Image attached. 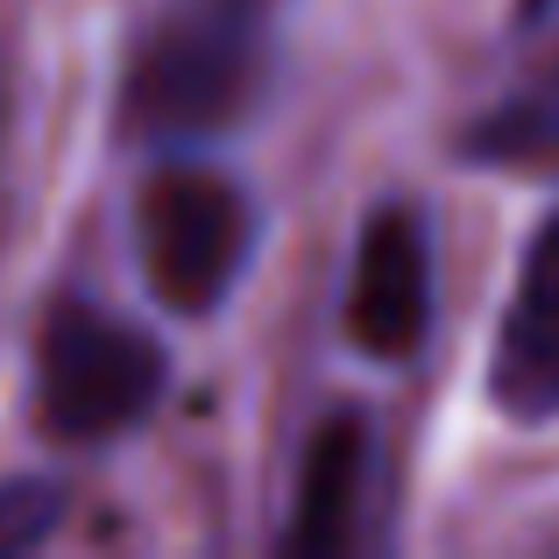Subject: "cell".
<instances>
[{
	"label": "cell",
	"mask_w": 559,
	"mask_h": 559,
	"mask_svg": "<svg viewBox=\"0 0 559 559\" xmlns=\"http://www.w3.org/2000/svg\"><path fill=\"white\" fill-rule=\"evenodd\" d=\"M164 347L142 326L99 312V305H57L43 326L36 355V390H43V425L71 447L114 439L142 425L164 396Z\"/></svg>",
	"instance_id": "cell-1"
},
{
	"label": "cell",
	"mask_w": 559,
	"mask_h": 559,
	"mask_svg": "<svg viewBox=\"0 0 559 559\" xmlns=\"http://www.w3.org/2000/svg\"><path fill=\"white\" fill-rule=\"evenodd\" d=\"M262 8L270 0H191L150 43L135 79V114L156 135H213L241 114L262 57Z\"/></svg>",
	"instance_id": "cell-2"
},
{
	"label": "cell",
	"mask_w": 559,
	"mask_h": 559,
	"mask_svg": "<svg viewBox=\"0 0 559 559\" xmlns=\"http://www.w3.org/2000/svg\"><path fill=\"white\" fill-rule=\"evenodd\" d=\"M142 270H150V290L170 305V312H213L234 290L248 262V241H255V213H248L241 185H227L219 170L178 164L164 170L150 191H142Z\"/></svg>",
	"instance_id": "cell-3"
},
{
	"label": "cell",
	"mask_w": 559,
	"mask_h": 559,
	"mask_svg": "<svg viewBox=\"0 0 559 559\" xmlns=\"http://www.w3.org/2000/svg\"><path fill=\"white\" fill-rule=\"evenodd\" d=\"M425 326H432V248L425 227L390 205L361 227V255H355V290H347V333L361 355L376 361H404L418 355Z\"/></svg>",
	"instance_id": "cell-4"
},
{
	"label": "cell",
	"mask_w": 559,
	"mask_h": 559,
	"mask_svg": "<svg viewBox=\"0 0 559 559\" xmlns=\"http://www.w3.org/2000/svg\"><path fill=\"white\" fill-rule=\"evenodd\" d=\"M496 404L518 418L559 411V213L538 227L532 255H524L518 298L496 341Z\"/></svg>",
	"instance_id": "cell-5"
},
{
	"label": "cell",
	"mask_w": 559,
	"mask_h": 559,
	"mask_svg": "<svg viewBox=\"0 0 559 559\" xmlns=\"http://www.w3.org/2000/svg\"><path fill=\"white\" fill-rule=\"evenodd\" d=\"M361 467H369V432L361 418H333L319 425L312 453H305V481H298V518H290L284 546L305 559H326L347 546L355 532V496H361Z\"/></svg>",
	"instance_id": "cell-6"
},
{
	"label": "cell",
	"mask_w": 559,
	"mask_h": 559,
	"mask_svg": "<svg viewBox=\"0 0 559 559\" xmlns=\"http://www.w3.org/2000/svg\"><path fill=\"white\" fill-rule=\"evenodd\" d=\"M481 156H503V164H559V71L538 79L532 93H518L510 107H496L475 135Z\"/></svg>",
	"instance_id": "cell-7"
},
{
	"label": "cell",
	"mask_w": 559,
	"mask_h": 559,
	"mask_svg": "<svg viewBox=\"0 0 559 559\" xmlns=\"http://www.w3.org/2000/svg\"><path fill=\"white\" fill-rule=\"evenodd\" d=\"M57 489L50 481H0V559L8 552H28L57 532Z\"/></svg>",
	"instance_id": "cell-8"
},
{
	"label": "cell",
	"mask_w": 559,
	"mask_h": 559,
	"mask_svg": "<svg viewBox=\"0 0 559 559\" xmlns=\"http://www.w3.org/2000/svg\"><path fill=\"white\" fill-rule=\"evenodd\" d=\"M524 8H538V0H524Z\"/></svg>",
	"instance_id": "cell-9"
}]
</instances>
